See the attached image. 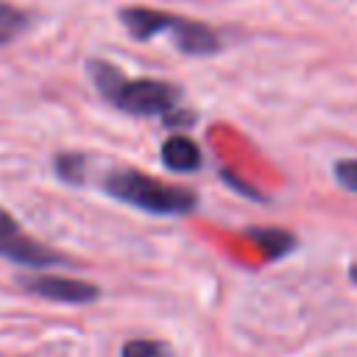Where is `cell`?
<instances>
[{"mask_svg": "<svg viewBox=\"0 0 357 357\" xmlns=\"http://www.w3.org/2000/svg\"><path fill=\"white\" fill-rule=\"evenodd\" d=\"M86 73H89L92 84L98 86V92L126 114H137V117L162 114V117H167L181 98L178 86H173L167 81L126 78L114 64H109L103 59H92L86 64Z\"/></svg>", "mask_w": 357, "mask_h": 357, "instance_id": "obj_1", "label": "cell"}, {"mask_svg": "<svg viewBox=\"0 0 357 357\" xmlns=\"http://www.w3.org/2000/svg\"><path fill=\"white\" fill-rule=\"evenodd\" d=\"M103 187L117 201L137 206L142 212H151V215H190L198 204V195L192 190L178 187V184H165L134 167L112 170Z\"/></svg>", "mask_w": 357, "mask_h": 357, "instance_id": "obj_2", "label": "cell"}, {"mask_svg": "<svg viewBox=\"0 0 357 357\" xmlns=\"http://www.w3.org/2000/svg\"><path fill=\"white\" fill-rule=\"evenodd\" d=\"M0 257L25 268H53L64 262L61 254L25 234L6 209H0Z\"/></svg>", "mask_w": 357, "mask_h": 357, "instance_id": "obj_3", "label": "cell"}, {"mask_svg": "<svg viewBox=\"0 0 357 357\" xmlns=\"http://www.w3.org/2000/svg\"><path fill=\"white\" fill-rule=\"evenodd\" d=\"M17 284L31 296H39L47 301H61V304H89L100 296L98 284L81 282L73 276H56V273H22L17 279Z\"/></svg>", "mask_w": 357, "mask_h": 357, "instance_id": "obj_4", "label": "cell"}, {"mask_svg": "<svg viewBox=\"0 0 357 357\" xmlns=\"http://www.w3.org/2000/svg\"><path fill=\"white\" fill-rule=\"evenodd\" d=\"M170 33H173L176 47L181 53H187V56H209V53H218L220 50L218 33L209 25L198 22V20H187V17H176L173 14Z\"/></svg>", "mask_w": 357, "mask_h": 357, "instance_id": "obj_5", "label": "cell"}, {"mask_svg": "<svg viewBox=\"0 0 357 357\" xmlns=\"http://www.w3.org/2000/svg\"><path fill=\"white\" fill-rule=\"evenodd\" d=\"M120 22L126 25V31L131 33V39L137 42H148L165 31H170L173 14L159 11V8H145V6H126L120 11Z\"/></svg>", "mask_w": 357, "mask_h": 357, "instance_id": "obj_6", "label": "cell"}, {"mask_svg": "<svg viewBox=\"0 0 357 357\" xmlns=\"http://www.w3.org/2000/svg\"><path fill=\"white\" fill-rule=\"evenodd\" d=\"M159 156H162V165L167 170H173V173H192V170L201 167V148L184 134L167 137L162 142Z\"/></svg>", "mask_w": 357, "mask_h": 357, "instance_id": "obj_7", "label": "cell"}, {"mask_svg": "<svg viewBox=\"0 0 357 357\" xmlns=\"http://www.w3.org/2000/svg\"><path fill=\"white\" fill-rule=\"evenodd\" d=\"M248 237L265 251V257H282L293 248V234L282 231V229H257V231H248Z\"/></svg>", "mask_w": 357, "mask_h": 357, "instance_id": "obj_8", "label": "cell"}, {"mask_svg": "<svg viewBox=\"0 0 357 357\" xmlns=\"http://www.w3.org/2000/svg\"><path fill=\"white\" fill-rule=\"evenodd\" d=\"M25 25H28L25 11H20V8H14L8 3H0V47L8 45L11 39H17Z\"/></svg>", "mask_w": 357, "mask_h": 357, "instance_id": "obj_9", "label": "cell"}, {"mask_svg": "<svg viewBox=\"0 0 357 357\" xmlns=\"http://www.w3.org/2000/svg\"><path fill=\"white\" fill-rule=\"evenodd\" d=\"M56 173L61 181H70V184H81L84 176H86V159L84 153H59L56 162H53Z\"/></svg>", "mask_w": 357, "mask_h": 357, "instance_id": "obj_10", "label": "cell"}, {"mask_svg": "<svg viewBox=\"0 0 357 357\" xmlns=\"http://www.w3.org/2000/svg\"><path fill=\"white\" fill-rule=\"evenodd\" d=\"M120 357H173L170 349L162 340H151V337H131L123 343Z\"/></svg>", "mask_w": 357, "mask_h": 357, "instance_id": "obj_11", "label": "cell"}, {"mask_svg": "<svg viewBox=\"0 0 357 357\" xmlns=\"http://www.w3.org/2000/svg\"><path fill=\"white\" fill-rule=\"evenodd\" d=\"M335 176L346 190L357 192V159H340L335 165Z\"/></svg>", "mask_w": 357, "mask_h": 357, "instance_id": "obj_12", "label": "cell"}, {"mask_svg": "<svg viewBox=\"0 0 357 357\" xmlns=\"http://www.w3.org/2000/svg\"><path fill=\"white\" fill-rule=\"evenodd\" d=\"M351 282H357V265H351Z\"/></svg>", "mask_w": 357, "mask_h": 357, "instance_id": "obj_13", "label": "cell"}]
</instances>
